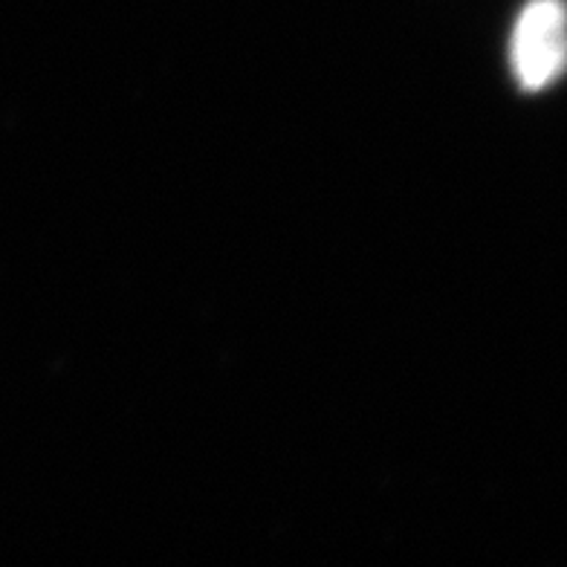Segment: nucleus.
Listing matches in <instances>:
<instances>
[{
  "instance_id": "nucleus-1",
  "label": "nucleus",
  "mask_w": 567,
  "mask_h": 567,
  "mask_svg": "<svg viewBox=\"0 0 567 567\" xmlns=\"http://www.w3.org/2000/svg\"><path fill=\"white\" fill-rule=\"evenodd\" d=\"M509 64L524 90H545L565 70V7L561 0H530L515 21Z\"/></svg>"
}]
</instances>
